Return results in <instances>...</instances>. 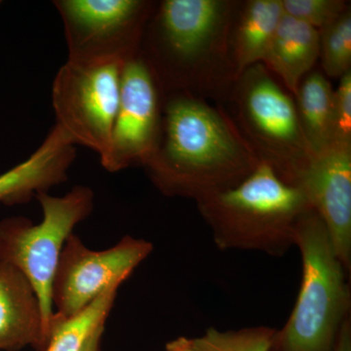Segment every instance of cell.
<instances>
[{"label": "cell", "mask_w": 351, "mask_h": 351, "mask_svg": "<svg viewBox=\"0 0 351 351\" xmlns=\"http://www.w3.org/2000/svg\"><path fill=\"white\" fill-rule=\"evenodd\" d=\"M320 56V31L284 13L263 63L297 95L302 77Z\"/></svg>", "instance_id": "5bb4252c"}, {"label": "cell", "mask_w": 351, "mask_h": 351, "mask_svg": "<svg viewBox=\"0 0 351 351\" xmlns=\"http://www.w3.org/2000/svg\"><path fill=\"white\" fill-rule=\"evenodd\" d=\"M332 351H351V322L348 316L339 330Z\"/></svg>", "instance_id": "7402d4cb"}, {"label": "cell", "mask_w": 351, "mask_h": 351, "mask_svg": "<svg viewBox=\"0 0 351 351\" xmlns=\"http://www.w3.org/2000/svg\"><path fill=\"white\" fill-rule=\"evenodd\" d=\"M284 13L321 31L348 10L341 0H282Z\"/></svg>", "instance_id": "ffe728a7"}, {"label": "cell", "mask_w": 351, "mask_h": 351, "mask_svg": "<svg viewBox=\"0 0 351 351\" xmlns=\"http://www.w3.org/2000/svg\"><path fill=\"white\" fill-rule=\"evenodd\" d=\"M158 93L151 66L137 56L124 64L117 119L103 167L119 172L145 165L156 151L161 133Z\"/></svg>", "instance_id": "9c48e42d"}, {"label": "cell", "mask_w": 351, "mask_h": 351, "mask_svg": "<svg viewBox=\"0 0 351 351\" xmlns=\"http://www.w3.org/2000/svg\"><path fill=\"white\" fill-rule=\"evenodd\" d=\"M125 63L104 58H69L53 82L57 125L75 145L89 147L100 158L112 138Z\"/></svg>", "instance_id": "5b68a950"}, {"label": "cell", "mask_w": 351, "mask_h": 351, "mask_svg": "<svg viewBox=\"0 0 351 351\" xmlns=\"http://www.w3.org/2000/svg\"><path fill=\"white\" fill-rule=\"evenodd\" d=\"M276 330L265 326L219 331L209 328L193 339L195 351H271Z\"/></svg>", "instance_id": "ac0fdd59"}, {"label": "cell", "mask_w": 351, "mask_h": 351, "mask_svg": "<svg viewBox=\"0 0 351 351\" xmlns=\"http://www.w3.org/2000/svg\"><path fill=\"white\" fill-rule=\"evenodd\" d=\"M161 129L144 166L166 195L198 200L233 188L262 160L223 113L195 99L171 100Z\"/></svg>", "instance_id": "6da1fadb"}, {"label": "cell", "mask_w": 351, "mask_h": 351, "mask_svg": "<svg viewBox=\"0 0 351 351\" xmlns=\"http://www.w3.org/2000/svg\"><path fill=\"white\" fill-rule=\"evenodd\" d=\"M104 332H105V325L99 328V329L92 335L91 338L87 341L86 345L84 346L82 351H101V341Z\"/></svg>", "instance_id": "cb8c5ba5"}, {"label": "cell", "mask_w": 351, "mask_h": 351, "mask_svg": "<svg viewBox=\"0 0 351 351\" xmlns=\"http://www.w3.org/2000/svg\"><path fill=\"white\" fill-rule=\"evenodd\" d=\"M43 219L39 223L17 217L0 223V263L20 270L36 291L43 316L44 336L48 345L54 311L52 284L60 256L76 225L91 214L94 193L76 186L64 196L36 195Z\"/></svg>", "instance_id": "277c9868"}, {"label": "cell", "mask_w": 351, "mask_h": 351, "mask_svg": "<svg viewBox=\"0 0 351 351\" xmlns=\"http://www.w3.org/2000/svg\"><path fill=\"white\" fill-rule=\"evenodd\" d=\"M240 77L239 106L245 130L263 152L261 159L293 184L313 154L297 106L260 64L247 69Z\"/></svg>", "instance_id": "8992f818"}, {"label": "cell", "mask_w": 351, "mask_h": 351, "mask_svg": "<svg viewBox=\"0 0 351 351\" xmlns=\"http://www.w3.org/2000/svg\"><path fill=\"white\" fill-rule=\"evenodd\" d=\"M320 55L329 76L341 77L350 71L351 15L346 10L320 31Z\"/></svg>", "instance_id": "d6986e66"}, {"label": "cell", "mask_w": 351, "mask_h": 351, "mask_svg": "<svg viewBox=\"0 0 351 351\" xmlns=\"http://www.w3.org/2000/svg\"><path fill=\"white\" fill-rule=\"evenodd\" d=\"M27 346L38 351L47 346L38 295L19 269L0 263V350Z\"/></svg>", "instance_id": "4fadbf2b"}, {"label": "cell", "mask_w": 351, "mask_h": 351, "mask_svg": "<svg viewBox=\"0 0 351 351\" xmlns=\"http://www.w3.org/2000/svg\"><path fill=\"white\" fill-rule=\"evenodd\" d=\"M332 142L351 145V73L341 76L334 91Z\"/></svg>", "instance_id": "44dd1931"}, {"label": "cell", "mask_w": 351, "mask_h": 351, "mask_svg": "<svg viewBox=\"0 0 351 351\" xmlns=\"http://www.w3.org/2000/svg\"><path fill=\"white\" fill-rule=\"evenodd\" d=\"M295 96L302 132L313 154L332 143L334 90L324 75L313 73L304 78Z\"/></svg>", "instance_id": "2e32d148"}, {"label": "cell", "mask_w": 351, "mask_h": 351, "mask_svg": "<svg viewBox=\"0 0 351 351\" xmlns=\"http://www.w3.org/2000/svg\"><path fill=\"white\" fill-rule=\"evenodd\" d=\"M293 184L326 226L337 256L351 269V145L332 142L313 152Z\"/></svg>", "instance_id": "8fae6325"}, {"label": "cell", "mask_w": 351, "mask_h": 351, "mask_svg": "<svg viewBox=\"0 0 351 351\" xmlns=\"http://www.w3.org/2000/svg\"><path fill=\"white\" fill-rule=\"evenodd\" d=\"M232 3L221 0H165L156 22L157 55L173 68L204 63L223 48Z\"/></svg>", "instance_id": "30bf717a"}, {"label": "cell", "mask_w": 351, "mask_h": 351, "mask_svg": "<svg viewBox=\"0 0 351 351\" xmlns=\"http://www.w3.org/2000/svg\"><path fill=\"white\" fill-rule=\"evenodd\" d=\"M284 16L282 0L247 2L233 36V58L239 76L263 62Z\"/></svg>", "instance_id": "9a60e30c"}, {"label": "cell", "mask_w": 351, "mask_h": 351, "mask_svg": "<svg viewBox=\"0 0 351 351\" xmlns=\"http://www.w3.org/2000/svg\"><path fill=\"white\" fill-rule=\"evenodd\" d=\"M295 245L302 257L301 288L287 322L276 330L271 351H332L350 316L348 271L313 210L298 226Z\"/></svg>", "instance_id": "3957f363"}, {"label": "cell", "mask_w": 351, "mask_h": 351, "mask_svg": "<svg viewBox=\"0 0 351 351\" xmlns=\"http://www.w3.org/2000/svg\"><path fill=\"white\" fill-rule=\"evenodd\" d=\"M75 158V145L57 124L27 160L0 175V202L12 205L27 202L32 196L68 179Z\"/></svg>", "instance_id": "7c38bea8"}, {"label": "cell", "mask_w": 351, "mask_h": 351, "mask_svg": "<svg viewBox=\"0 0 351 351\" xmlns=\"http://www.w3.org/2000/svg\"><path fill=\"white\" fill-rule=\"evenodd\" d=\"M165 351H195L193 339L186 337H179L166 343Z\"/></svg>", "instance_id": "603a6c76"}, {"label": "cell", "mask_w": 351, "mask_h": 351, "mask_svg": "<svg viewBox=\"0 0 351 351\" xmlns=\"http://www.w3.org/2000/svg\"><path fill=\"white\" fill-rule=\"evenodd\" d=\"M196 202L221 250L260 251L274 257L295 245L298 226L313 210L304 191L265 160L237 186Z\"/></svg>", "instance_id": "7a4b0ae2"}, {"label": "cell", "mask_w": 351, "mask_h": 351, "mask_svg": "<svg viewBox=\"0 0 351 351\" xmlns=\"http://www.w3.org/2000/svg\"><path fill=\"white\" fill-rule=\"evenodd\" d=\"M54 3L63 18L69 58L127 62L136 56L145 2L60 0Z\"/></svg>", "instance_id": "ba28073f"}, {"label": "cell", "mask_w": 351, "mask_h": 351, "mask_svg": "<svg viewBox=\"0 0 351 351\" xmlns=\"http://www.w3.org/2000/svg\"><path fill=\"white\" fill-rule=\"evenodd\" d=\"M121 284H112L80 313L64 319L53 315L44 351H82L92 335L106 325Z\"/></svg>", "instance_id": "e0dca14e"}, {"label": "cell", "mask_w": 351, "mask_h": 351, "mask_svg": "<svg viewBox=\"0 0 351 351\" xmlns=\"http://www.w3.org/2000/svg\"><path fill=\"white\" fill-rule=\"evenodd\" d=\"M152 250L151 242L127 235L112 248L94 251L69 235L53 279L54 315L64 319L80 313L112 284L126 281Z\"/></svg>", "instance_id": "52a82bcc"}]
</instances>
